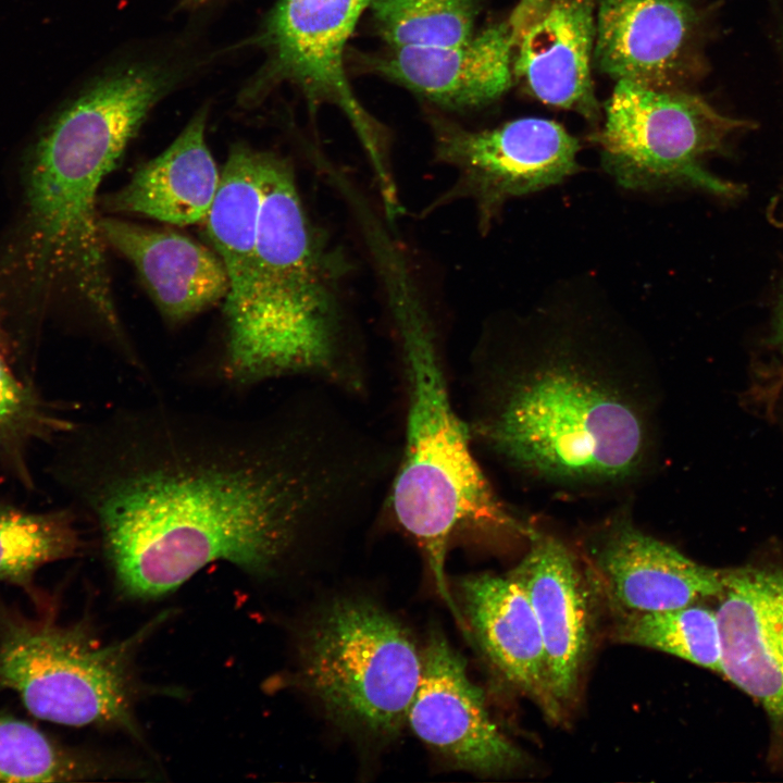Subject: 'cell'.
Segmentation results:
<instances>
[{
  "mask_svg": "<svg viewBox=\"0 0 783 783\" xmlns=\"http://www.w3.org/2000/svg\"><path fill=\"white\" fill-rule=\"evenodd\" d=\"M374 26L390 48L462 44L475 33L480 0H372Z\"/></svg>",
  "mask_w": 783,
  "mask_h": 783,
  "instance_id": "cb8c5ba5",
  "label": "cell"
},
{
  "mask_svg": "<svg viewBox=\"0 0 783 783\" xmlns=\"http://www.w3.org/2000/svg\"><path fill=\"white\" fill-rule=\"evenodd\" d=\"M62 476L121 591L163 596L215 561L275 572L318 532L368 513L394 461L322 399L246 415L165 401L70 434Z\"/></svg>",
  "mask_w": 783,
  "mask_h": 783,
  "instance_id": "6da1fadb",
  "label": "cell"
},
{
  "mask_svg": "<svg viewBox=\"0 0 783 783\" xmlns=\"http://www.w3.org/2000/svg\"><path fill=\"white\" fill-rule=\"evenodd\" d=\"M74 423L20 380L0 353V461L26 483L33 444L66 435Z\"/></svg>",
  "mask_w": 783,
  "mask_h": 783,
  "instance_id": "484cf974",
  "label": "cell"
},
{
  "mask_svg": "<svg viewBox=\"0 0 783 783\" xmlns=\"http://www.w3.org/2000/svg\"><path fill=\"white\" fill-rule=\"evenodd\" d=\"M514 53L508 20L458 45L391 48L371 64L376 73L437 105L464 110L489 104L507 91Z\"/></svg>",
  "mask_w": 783,
  "mask_h": 783,
  "instance_id": "2e32d148",
  "label": "cell"
},
{
  "mask_svg": "<svg viewBox=\"0 0 783 783\" xmlns=\"http://www.w3.org/2000/svg\"><path fill=\"white\" fill-rule=\"evenodd\" d=\"M592 572L618 614L680 608L716 598L721 569L699 563L625 518L611 521L591 547Z\"/></svg>",
  "mask_w": 783,
  "mask_h": 783,
  "instance_id": "5bb4252c",
  "label": "cell"
},
{
  "mask_svg": "<svg viewBox=\"0 0 783 783\" xmlns=\"http://www.w3.org/2000/svg\"><path fill=\"white\" fill-rule=\"evenodd\" d=\"M421 652L420 681L407 714L415 736L459 770L487 776L520 770L526 756L492 719L482 689L446 636L433 629Z\"/></svg>",
  "mask_w": 783,
  "mask_h": 783,
  "instance_id": "7c38bea8",
  "label": "cell"
},
{
  "mask_svg": "<svg viewBox=\"0 0 783 783\" xmlns=\"http://www.w3.org/2000/svg\"><path fill=\"white\" fill-rule=\"evenodd\" d=\"M617 642L656 649L720 673L721 644L714 610L692 604L619 614Z\"/></svg>",
  "mask_w": 783,
  "mask_h": 783,
  "instance_id": "603a6c76",
  "label": "cell"
},
{
  "mask_svg": "<svg viewBox=\"0 0 783 783\" xmlns=\"http://www.w3.org/2000/svg\"><path fill=\"white\" fill-rule=\"evenodd\" d=\"M262 203V151L245 144L231 148L206 219L211 245L226 271V324L245 311L256 256Z\"/></svg>",
  "mask_w": 783,
  "mask_h": 783,
  "instance_id": "44dd1931",
  "label": "cell"
},
{
  "mask_svg": "<svg viewBox=\"0 0 783 783\" xmlns=\"http://www.w3.org/2000/svg\"><path fill=\"white\" fill-rule=\"evenodd\" d=\"M344 260L310 217L291 164L262 152V203L244 313L226 324L219 382L246 391L302 376L347 395L368 374L348 323Z\"/></svg>",
  "mask_w": 783,
  "mask_h": 783,
  "instance_id": "3957f363",
  "label": "cell"
},
{
  "mask_svg": "<svg viewBox=\"0 0 783 783\" xmlns=\"http://www.w3.org/2000/svg\"><path fill=\"white\" fill-rule=\"evenodd\" d=\"M82 546L72 510L33 512L0 504V581L29 587L40 567L75 556Z\"/></svg>",
  "mask_w": 783,
  "mask_h": 783,
  "instance_id": "7402d4cb",
  "label": "cell"
},
{
  "mask_svg": "<svg viewBox=\"0 0 783 783\" xmlns=\"http://www.w3.org/2000/svg\"><path fill=\"white\" fill-rule=\"evenodd\" d=\"M297 679L337 726L390 739L407 723L422 652L389 611L361 597H337L308 622Z\"/></svg>",
  "mask_w": 783,
  "mask_h": 783,
  "instance_id": "8992f818",
  "label": "cell"
},
{
  "mask_svg": "<svg viewBox=\"0 0 783 783\" xmlns=\"http://www.w3.org/2000/svg\"><path fill=\"white\" fill-rule=\"evenodd\" d=\"M774 339H775V344L783 351V291L780 297V302H779L778 311H776V318H775V324H774Z\"/></svg>",
  "mask_w": 783,
  "mask_h": 783,
  "instance_id": "83f0119b",
  "label": "cell"
},
{
  "mask_svg": "<svg viewBox=\"0 0 783 783\" xmlns=\"http://www.w3.org/2000/svg\"><path fill=\"white\" fill-rule=\"evenodd\" d=\"M207 115L206 110L195 114L163 152L109 194L105 209L178 226L206 221L221 178L206 141Z\"/></svg>",
  "mask_w": 783,
  "mask_h": 783,
  "instance_id": "ffe728a7",
  "label": "cell"
},
{
  "mask_svg": "<svg viewBox=\"0 0 783 783\" xmlns=\"http://www.w3.org/2000/svg\"><path fill=\"white\" fill-rule=\"evenodd\" d=\"M549 0H519L510 16L515 45L523 33L539 17Z\"/></svg>",
  "mask_w": 783,
  "mask_h": 783,
  "instance_id": "4316f807",
  "label": "cell"
},
{
  "mask_svg": "<svg viewBox=\"0 0 783 783\" xmlns=\"http://www.w3.org/2000/svg\"><path fill=\"white\" fill-rule=\"evenodd\" d=\"M595 0H549L515 45L513 73L542 102L599 117L592 80Z\"/></svg>",
  "mask_w": 783,
  "mask_h": 783,
  "instance_id": "d6986e66",
  "label": "cell"
},
{
  "mask_svg": "<svg viewBox=\"0 0 783 783\" xmlns=\"http://www.w3.org/2000/svg\"><path fill=\"white\" fill-rule=\"evenodd\" d=\"M212 0H183V4L188 8H198L206 3H209Z\"/></svg>",
  "mask_w": 783,
  "mask_h": 783,
  "instance_id": "f1b7e54d",
  "label": "cell"
},
{
  "mask_svg": "<svg viewBox=\"0 0 783 783\" xmlns=\"http://www.w3.org/2000/svg\"><path fill=\"white\" fill-rule=\"evenodd\" d=\"M512 330L476 356L464 418L474 447L566 486L635 478L651 452V401L617 333L550 309Z\"/></svg>",
  "mask_w": 783,
  "mask_h": 783,
  "instance_id": "7a4b0ae2",
  "label": "cell"
},
{
  "mask_svg": "<svg viewBox=\"0 0 783 783\" xmlns=\"http://www.w3.org/2000/svg\"><path fill=\"white\" fill-rule=\"evenodd\" d=\"M144 631L101 644L86 626H60L0 610V687L36 718L138 734L130 661Z\"/></svg>",
  "mask_w": 783,
  "mask_h": 783,
  "instance_id": "52a82bcc",
  "label": "cell"
},
{
  "mask_svg": "<svg viewBox=\"0 0 783 783\" xmlns=\"http://www.w3.org/2000/svg\"><path fill=\"white\" fill-rule=\"evenodd\" d=\"M509 574L534 610L551 699L560 721L574 704L593 637L592 598L573 551L552 535L533 533Z\"/></svg>",
  "mask_w": 783,
  "mask_h": 783,
  "instance_id": "4fadbf2b",
  "label": "cell"
},
{
  "mask_svg": "<svg viewBox=\"0 0 783 783\" xmlns=\"http://www.w3.org/2000/svg\"><path fill=\"white\" fill-rule=\"evenodd\" d=\"M696 29L689 0H598L593 60L617 82L671 89L692 62Z\"/></svg>",
  "mask_w": 783,
  "mask_h": 783,
  "instance_id": "9a60e30c",
  "label": "cell"
},
{
  "mask_svg": "<svg viewBox=\"0 0 783 783\" xmlns=\"http://www.w3.org/2000/svg\"><path fill=\"white\" fill-rule=\"evenodd\" d=\"M105 773L95 758L62 746L24 720L0 712V782H75Z\"/></svg>",
  "mask_w": 783,
  "mask_h": 783,
  "instance_id": "d4e9b609",
  "label": "cell"
},
{
  "mask_svg": "<svg viewBox=\"0 0 783 783\" xmlns=\"http://www.w3.org/2000/svg\"><path fill=\"white\" fill-rule=\"evenodd\" d=\"M105 246L136 269L159 312L179 324L224 301L226 271L215 251L179 233L100 217Z\"/></svg>",
  "mask_w": 783,
  "mask_h": 783,
  "instance_id": "ac0fdd59",
  "label": "cell"
},
{
  "mask_svg": "<svg viewBox=\"0 0 783 783\" xmlns=\"http://www.w3.org/2000/svg\"><path fill=\"white\" fill-rule=\"evenodd\" d=\"M749 126L696 95L618 80L593 139L604 170L624 189L694 188L730 198L741 194L739 186L707 171L703 161Z\"/></svg>",
  "mask_w": 783,
  "mask_h": 783,
  "instance_id": "ba28073f",
  "label": "cell"
},
{
  "mask_svg": "<svg viewBox=\"0 0 783 783\" xmlns=\"http://www.w3.org/2000/svg\"><path fill=\"white\" fill-rule=\"evenodd\" d=\"M431 124L434 159L451 167L456 178L423 214L468 200L482 234L509 200L560 184L581 170L577 139L551 120L523 117L482 130L437 116Z\"/></svg>",
  "mask_w": 783,
  "mask_h": 783,
  "instance_id": "9c48e42d",
  "label": "cell"
},
{
  "mask_svg": "<svg viewBox=\"0 0 783 783\" xmlns=\"http://www.w3.org/2000/svg\"><path fill=\"white\" fill-rule=\"evenodd\" d=\"M167 73L135 64L96 82L40 138L27 204L38 261L67 275L110 330L120 327L96 211L104 177L114 169L151 108Z\"/></svg>",
  "mask_w": 783,
  "mask_h": 783,
  "instance_id": "5b68a950",
  "label": "cell"
},
{
  "mask_svg": "<svg viewBox=\"0 0 783 783\" xmlns=\"http://www.w3.org/2000/svg\"><path fill=\"white\" fill-rule=\"evenodd\" d=\"M467 634L497 671L560 722L550 696L539 626L522 586L508 573H480L459 582Z\"/></svg>",
  "mask_w": 783,
  "mask_h": 783,
  "instance_id": "e0dca14e",
  "label": "cell"
},
{
  "mask_svg": "<svg viewBox=\"0 0 783 783\" xmlns=\"http://www.w3.org/2000/svg\"><path fill=\"white\" fill-rule=\"evenodd\" d=\"M372 0H279L261 36L268 73L299 86L310 102L335 104L347 116L366 153L384 206L400 200L385 134L348 83L344 53Z\"/></svg>",
  "mask_w": 783,
  "mask_h": 783,
  "instance_id": "30bf717a",
  "label": "cell"
},
{
  "mask_svg": "<svg viewBox=\"0 0 783 783\" xmlns=\"http://www.w3.org/2000/svg\"><path fill=\"white\" fill-rule=\"evenodd\" d=\"M721 671L763 710L767 763L783 774V557L721 569Z\"/></svg>",
  "mask_w": 783,
  "mask_h": 783,
  "instance_id": "8fae6325",
  "label": "cell"
},
{
  "mask_svg": "<svg viewBox=\"0 0 783 783\" xmlns=\"http://www.w3.org/2000/svg\"><path fill=\"white\" fill-rule=\"evenodd\" d=\"M399 344L406 387L405 443L394 468L388 504L414 539L437 591L455 619L461 612L448 588L452 537L472 527L508 524L474 453L464 418L449 389L436 325L412 271L382 279Z\"/></svg>",
  "mask_w": 783,
  "mask_h": 783,
  "instance_id": "277c9868",
  "label": "cell"
}]
</instances>
